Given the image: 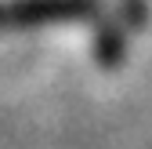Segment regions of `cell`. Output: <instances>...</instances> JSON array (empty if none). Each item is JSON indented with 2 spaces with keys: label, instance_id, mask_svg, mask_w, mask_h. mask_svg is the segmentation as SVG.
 <instances>
[{
  "label": "cell",
  "instance_id": "obj_1",
  "mask_svg": "<svg viewBox=\"0 0 152 149\" xmlns=\"http://www.w3.org/2000/svg\"><path fill=\"white\" fill-rule=\"evenodd\" d=\"M98 0H0V29H36L54 22H98Z\"/></svg>",
  "mask_w": 152,
  "mask_h": 149
},
{
  "label": "cell",
  "instance_id": "obj_2",
  "mask_svg": "<svg viewBox=\"0 0 152 149\" xmlns=\"http://www.w3.org/2000/svg\"><path fill=\"white\" fill-rule=\"evenodd\" d=\"M94 58H98L102 69H120L127 62L123 26H112V22H105V18H98V26H94Z\"/></svg>",
  "mask_w": 152,
  "mask_h": 149
},
{
  "label": "cell",
  "instance_id": "obj_3",
  "mask_svg": "<svg viewBox=\"0 0 152 149\" xmlns=\"http://www.w3.org/2000/svg\"><path fill=\"white\" fill-rule=\"evenodd\" d=\"M120 11L130 22V29H141L145 26V0H120Z\"/></svg>",
  "mask_w": 152,
  "mask_h": 149
}]
</instances>
